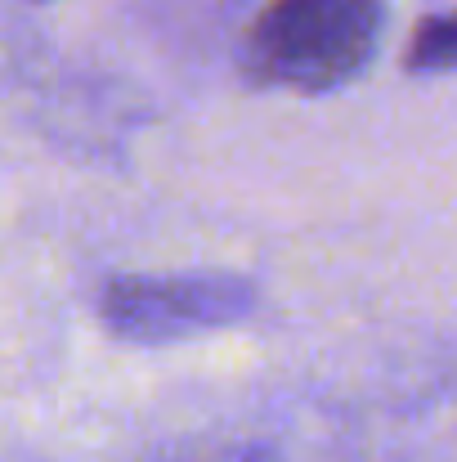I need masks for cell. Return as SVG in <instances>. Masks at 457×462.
Masks as SVG:
<instances>
[{
    "label": "cell",
    "instance_id": "6da1fadb",
    "mask_svg": "<svg viewBox=\"0 0 457 462\" xmlns=\"http://www.w3.org/2000/svg\"><path fill=\"white\" fill-rule=\"evenodd\" d=\"M381 32V0H270L247 27L242 63L260 86L327 95L372 63Z\"/></svg>",
    "mask_w": 457,
    "mask_h": 462
},
{
    "label": "cell",
    "instance_id": "7a4b0ae2",
    "mask_svg": "<svg viewBox=\"0 0 457 462\" xmlns=\"http://www.w3.org/2000/svg\"><path fill=\"white\" fill-rule=\"evenodd\" d=\"M256 310V288L238 274H161L113 279L99 297L104 323L140 346L179 341L242 323Z\"/></svg>",
    "mask_w": 457,
    "mask_h": 462
},
{
    "label": "cell",
    "instance_id": "3957f363",
    "mask_svg": "<svg viewBox=\"0 0 457 462\" xmlns=\"http://www.w3.org/2000/svg\"><path fill=\"white\" fill-rule=\"evenodd\" d=\"M404 68L417 77H435V72H457V9L444 14H426L404 50Z\"/></svg>",
    "mask_w": 457,
    "mask_h": 462
}]
</instances>
